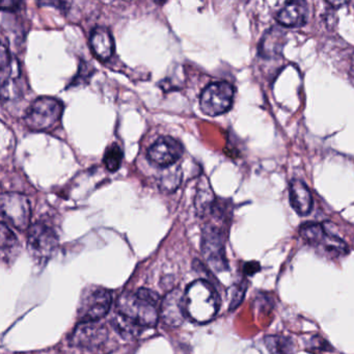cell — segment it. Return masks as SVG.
<instances>
[{"instance_id":"obj_1","label":"cell","mask_w":354,"mask_h":354,"mask_svg":"<svg viewBox=\"0 0 354 354\" xmlns=\"http://www.w3.org/2000/svg\"><path fill=\"white\" fill-rule=\"evenodd\" d=\"M117 308L119 314L140 328L156 326L160 306L158 295L151 290L125 292L118 299Z\"/></svg>"},{"instance_id":"obj_2","label":"cell","mask_w":354,"mask_h":354,"mask_svg":"<svg viewBox=\"0 0 354 354\" xmlns=\"http://www.w3.org/2000/svg\"><path fill=\"white\" fill-rule=\"evenodd\" d=\"M186 316L194 322L204 324L215 318L219 308V298L210 283L198 279L188 286L184 293Z\"/></svg>"},{"instance_id":"obj_3","label":"cell","mask_w":354,"mask_h":354,"mask_svg":"<svg viewBox=\"0 0 354 354\" xmlns=\"http://www.w3.org/2000/svg\"><path fill=\"white\" fill-rule=\"evenodd\" d=\"M63 111L61 101L50 97H41L30 105L24 120L26 126L35 131H49L57 127Z\"/></svg>"},{"instance_id":"obj_4","label":"cell","mask_w":354,"mask_h":354,"mask_svg":"<svg viewBox=\"0 0 354 354\" xmlns=\"http://www.w3.org/2000/svg\"><path fill=\"white\" fill-rule=\"evenodd\" d=\"M233 86L227 82H213L203 90L200 109L209 117H217L230 111L233 104Z\"/></svg>"},{"instance_id":"obj_5","label":"cell","mask_w":354,"mask_h":354,"mask_svg":"<svg viewBox=\"0 0 354 354\" xmlns=\"http://www.w3.org/2000/svg\"><path fill=\"white\" fill-rule=\"evenodd\" d=\"M113 302L109 290L102 287H91L84 292L78 308L80 322H96L106 316Z\"/></svg>"},{"instance_id":"obj_6","label":"cell","mask_w":354,"mask_h":354,"mask_svg":"<svg viewBox=\"0 0 354 354\" xmlns=\"http://www.w3.org/2000/svg\"><path fill=\"white\" fill-rule=\"evenodd\" d=\"M57 245L59 237L49 225L37 223L28 231V252L39 264L46 263L55 254Z\"/></svg>"},{"instance_id":"obj_7","label":"cell","mask_w":354,"mask_h":354,"mask_svg":"<svg viewBox=\"0 0 354 354\" xmlns=\"http://www.w3.org/2000/svg\"><path fill=\"white\" fill-rule=\"evenodd\" d=\"M202 252L209 266L217 272L227 269L225 259V240L221 229L213 225H208L203 230Z\"/></svg>"},{"instance_id":"obj_8","label":"cell","mask_w":354,"mask_h":354,"mask_svg":"<svg viewBox=\"0 0 354 354\" xmlns=\"http://www.w3.org/2000/svg\"><path fill=\"white\" fill-rule=\"evenodd\" d=\"M0 203L3 219L20 231L28 229L32 209L26 196L14 192H6L1 196Z\"/></svg>"},{"instance_id":"obj_9","label":"cell","mask_w":354,"mask_h":354,"mask_svg":"<svg viewBox=\"0 0 354 354\" xmlns=\"http://www.w3.org/2000/svg\"><path fill=\"white\" fill-rule=\"evenodd\" d=\"M183 152V146L179 140L171 136H161L149 148L148 157L153 163L165 169L175 165Z\"/></svg>"},{"instance_id":"obj_10","label":"cell","mask_w":354,"mask_h":354,"mask_svg":"<svg viewBox=\"0 0 354 354\" xmlns=\"http://www.w3.org/2000/svg\"><path fill=\"white\" fill-rule=\"evenodd\" d=\"M109 337V331L98 322H80L71 335V343L78 347L95 349L102 346Z\"/></svg>"},{"instance_id":"obj_11","label":"cell","mask_w":354,"mask_h":354,"mask_svg":"<svg viewBox=\"0 0 354 354\" xmlns=\"http://www.w3.org/2000/svg\"><path fill=\"white\" fill-rule=\"evenodd\" d=\"M159 316L165 324L178 327L185 320L186 310L184 293L180 289H174L167 293L160 304Z\"/></svg>"},{"instance_id":"obj_12","label":"cell","mask_w":354,"mask_h":354,"mask_svg":"<svg viewBox=\"0 0 354 354\" xmlns=\"http://www.w3.org/2000/svg\"><path fill=\"white\" fill-rule=\"evenodd\" d=\"M308 19V8L301 1L288 3L277 14V20L287 28H301Z\"/></svg>"},{"instance_id":"obj_13","label":"cell","mask_w":354,"mask_h":354,"mask_svg":"<svg viewBox=\"0 0 354 354\" xmlns=\"http://www.w3.org/2000/svg\"><path fill=\"white\" fill-rule=\"evenodd\" d=\"M290 203L294 210L299 215H308L312 210L313 196L304 182L298 179L290 183Z\"/></svg>"},{"instance_id":"obj_14","label":"cell","mask_w":354,"mask_h":354,"mask_svg":"<svg viewBox=\"0 0 354 354\" xmlns=\"http://www.w3.org/2000/svg\"><path fill=\"white\" fill-rule=\"evenodd\" d=\"M91 47L99 59L106 61L111 59L115 51V41L106 28L98 26L91 35Z\"/></svg>"},{"instance_id":"obj_15","label":"cell","mask_w":354,"mask_h":354,"mask_svg":"<svg viewBox=\"0 0 354 354\" xmlns=\"http://www.w3.org/2000/svg\"><path fill=\"white\" fill-rule=\"evenodd\" d=\"M286 44L285 32L279 28H273L265 34L261 41L260 55L263 57H277Z\"/></svg>"},{"instance_id":"obj_16","label":"cell","mask_w":354,"mask_h":354,"mask_svg":"<svg viewBox=\"0 0 354 354\" xmlns=\"http://www.w3.org/2000/svg\"><path fill=\"white\" fill-rule=\"evenodd\" d=\"M1 257L5 263H12L19 254V242L7 223H1Z\"/></svg>"},{"instance_id":"obj_17","label":"cell","mask_w":354,"mask_h":354,"mask_svg":"<svg viewBox=\"0 0 354 354\" xmlns=\"http://www.w3.org/2000/svg\"><path fill=\"white\" fill-rule=\"evenodd\" d=\"M196 209L201 217L207 216L214 212L215 198L207 182H205V184L201 182L200 188L196 194Z\"/></svg>"},{"instance_id":"obj_18","label":"cell","mask_w":354,"mask_h":354,"mask_svg":"<svg viewBox=\"0 0 354 354\" xmlns=\"http://www.w3.org/2000/svg\"><path fill=\"white\" fill-rule=\"evenodd\" d=\"M182 181V171L179 167H165L159 178L158 185L162 192H174L180 186Z\"/></svg>"},{"instance_id":"obj_19","label":"cell","mask_w":354,"mask_h":354,"mask_svg":"<svg viewBox=\"0 0 354 354\" xmlns=\"http://www.w3.org/2000/svg\"><path fill=\"white\" fill-rule=\"evenodd\" d=\"M265 345L271 354H295L294 344L289 337L268 335L265 337Z\"/></svg>"},{"instance_id":"obj_20","label":"cell","mask_w":354,"mask_h":354,"mask_svg":"<svg viewBox=\"0 0 354 354\" xmlns=\"http://www.w3.org/2000/svg\"><path fill=\"white\" fill-rule=\"evenodd\" d=\"M124 153L119 145L113 144L105 151L103 162L109 171H115L121 167L123 161Z\"/></svg>"},{"instance_id":"obj_21","label":"cell","mask_w":354,"mask_h":354,"mask_svg":"<svg viewBox=\"0 0 354 354\" xmlns=\"http://www.w3.org/2000/svg\"><path fill=\"white\" fill-rule=\"evenodd\" d=\"M245 290L246 288H244V286H233V288L231 289V292H230V296H231V300H230V308H231V310H234L236 306H239L240 302L243 299Z\"/></svg>"},{"instance_id":"obj_22","label":"cell","mask_w":354,"mask_h":354,"mask_svg":"<svg viewBox=\"0 0 354 354\" xmlns=\"http://www.w3.org/2000/svg\"><path fill=\"white\" fill-rule=\"evenodd\" d=\"M308 346H310V350H320V351H327L329 349V344L327 343L322 337H310Z\"/></svg>"},{"instance_id":"obj_23","label":"cell","mask_w":354,"mask_h":354,"mask_svg":"<svg viewBox=\"0 0 354 354\" xmlns=\"http://www.w3.org/2000/svg\"><path fill=\"white\" fill-rule=\"evenodd\" d=\"M22 3L20 1H13V0H5L1 3V9L3 11H16L19 9V6H21Z\"/></svg>"},{"instance_id":"obj_24","label":"cell","mask_w":354,"mask_h":354,"mask_svg":"<svg viewBox=\"0 0 354 354\" xmlns=\"http://www.w3.org/2000/svg\"><path fill=\"white\" fill-rule=\"evenodd\" d=\"M259 270H260V265L257 262H250L245 265V272L248 273V275L254 274V273L258 272Z\"/></svg>"}]
</instances>
